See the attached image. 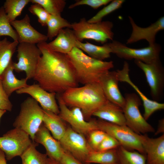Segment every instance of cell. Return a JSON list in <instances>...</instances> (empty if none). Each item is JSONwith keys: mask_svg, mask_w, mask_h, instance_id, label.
Listing matches in <instances>:
<instances>
[{"mask_svg": "<svg viewBox=\"0 0 164 164\" xmlns=\"http://www.w3.org/2000/svg\"><path fill=\"white\" fill-rule=\"evenodd\" d=\"M46 42L37 44L42 55L33 78L46 91L56 94L78 87L75 70L67 54L51 50Z\"/></svg>", "mask_w": 164, "mask_h": 164, "instance_id": "cell-1", "label": "cell"}, {"mask_svg": "<svg viewBox=\"0 0 164 164\" xmlns=\"http://www.w3.org/2000/svg\"><path fill=\"white\" fill-rule=\"evenodd\" d=\"M60 94L67 106L80 109L86 120L108 100L98 82L70 88Z\"/></svg>", "mask_w": 164, "mask_h": 164, "instance_id": "cell-2", "label": "cell"}, {"mask_svg": "<svg viewBox=\"0 0 164 164\" xmlns=\"http://www.w3.org/2000/svg\"><path fill=\"white\" fill-rule=\"evenodd\" d=\"M67 55L74 67L77 82L84 85L99 83L101 77L114 67L112 61L94 59L76 46Z\"/></svg>", "mask_w": 164, "mask_h": 164, "instance_id": "cell-3", "label": "cell"}, {"mask_svg": "<svg viewBox=\"0 0 164 164\" xmlns=\"http://www.w3.org/2000/svg\"><path fill=\"white\" fill-rule=\"evenodd\" d=\"M43 110L39 103L32 97H28L21 104L13 126L27 133L34 142L35 135L43 123Z\"/></svg>", "mask_w": 164, "mask_h": 164, "instance_id": "cell-4", "label": "cell"}, {"mask_svg": "<svg viewBox=\"0 0 164 164\" xmlns=\"http://www.w3.org/2000/svg\"><path fill=\"white\" fill-rule=\"evenodd\" d=\"M72 29L77 40L82 42L84 39H91L104 44L108 40H113V24L109 21L90 23L85 18L81 19L77 22L71 23Z\"/></svg>", "mask_w": 164, "mask_h": 164, "instance_id": "cell-5", "label": "cell"}, {"mask_svg": "<svg viewBox=\"0 0 164 164\" xmlns=\"http://www.w3.org/2000/svg\"><path fill=\"white\" fill-rule=\"evenodd\" d=\"M124 97L125 104L123 110L126 125L138 134L155 133L154 128L140 112L139 107L141 100L138 95L135 93H126Z\"/></svg>", "mask_w": 164, "mask_h": 164, "instance_id": "cell-6", "label": "cell"}, {"mask_svg": "<svg viewBox=\"0 0 164 164\" xmlns=\"http://www.w3.org/2000/svg\"><path fill=\"white\" fill-rule=\"evenodd\" d=\"M99 129L113 137L121 145L131 151H136L145 155L138 134L126 125H118L99 119L97 120Z\"/></svg>", "mask_w": 164, "mask_h": 164, "instance_id": "cell-7", "label": "cell"}, {"mask_svg": "<svg viewBox=\"0 0 164 164\" xmlns=\"http://www.w3.org/2000/svg\"><path fill=\"white\" fill-rule=\"evenodd\" d=\"M112 53L118 57L126 60H138L145 63H151L160 60L159 55L161 48L155 43L153 46L140 49H134L116 40L109 43Z\"/></svg>", "mask_w": 164, "mask_h": 164, "instance_id": "cell-8", "label": "cell"}, {"mask_svg": "<svg viewBox=\"0 0 164 164\" xmlns=\"http://www.w3.org/2000/svg\"><path fill=\"white\" fill-rule=\"evenodd\" d=\"M56 97L60 109L59 115L75 131L85 136L93 130L99 129L97 120L87 121L80 109L77 107L69 108L60 94H56Z\"/></svg>", "mask_w": 164, "mask_h": 164, "instance_id": "cell-9", "label": "cell"}, {"mask_svg": "<svg viewBox=\"0 0 164 164\" xmlns=\"http://www.w3.org/2000/svg\"><path fill=\"white\" fill-rule=\"evenodd\" d=\"M33 142L28 134L15 128L0 137V149L4 153L6 160L9 161L20 156Z\"/></svg>", "mask_w": 164, "mask_h": 164, "instance_id": "cell-10", "label": "cell"}, {"mask_svg": "<svg viewBox=\"0 0 164 164\" xmlns=\"http://www.w3.org/2000/svg\"><path fill=\"white\" fill-rule=\"evenodd\" d=\"M17 63H13L14 70L17 73L24 71L27 80L33 78L42 53L36 44L19 43L16 49Z\"/></svg>", "mask_w": 164, "mask_h": 164, "instance_id": "cell-11", "label": "cell"}, {"mask_svg": "<svg viewBox=\"0 0 164 164\" xmlns=\"http://www.w3.org/2000/svg\"><path fill=\"white\" fill-rule=\"evenodd\" d=\"M134 62L145 73L153 100H160L164 94V69L160 60L149 64L136 60Z\"/></svg>", "mask_w": 164, "mask_h": 164, "instance_id": "cell-12", "label": "cell"}, {"mask_svg": "<svg viewBox=\"0 0 164 164\" xmlns=\"http://www.w3.org/2000/svg\"><path fill=\"white\" fill-rule=\"evenodd\" d=\"M59 141L65 151L84 164L90 153L93 151L85 136L76 132L70 127L67 128L65 134Z\"/></svg>", "mask_w": 164, "mask_h": 164, "instance_id": "cell-13", "label": "cell"}, {"mask_svg": "<svg viewBox=\"0 0 164 164\" xmlns=\"http://www.w3.org/2000/svg\"><path fill=\"white\" fill-rule=\"evenodd\" d=\"M18 94H27L35 100L44 110L59 114L60 109L56 100V94L49 92L38 84L29 85L15 91Z\"/></svg>", "mask_w": 164, "mask_h": 164, "instance_id": "cell-14", "label": "cell"}, {"mask_svg": "<svg viewBox=\"0 0 164 164\" xmlns=\"http://www.w3.org/2000/svg\"><path fill=\"white\" fill-rule=\"evenodd\" d=\"M128 18L132 27V31L127 40V44H131L144 39L148 42L149 46H153L156 43L155 37L157 34L164 29V16L161 17L155 22L146 27L138 26L131 17L128 16Z\"/></svg>", "mask_w": 164, "mask_h": 164, "instance_id": "cell-15", "label": "cell"}, {"mask_svg": "<svg viewBox=\"0 0 164 164\" xmlns=\"http://www.w3.org/2000/svg\"><path fill=\"white\" fill-rule=\"evenodd\" d=\"M145 152L147 164H164V134L152 138L146 134H138Z\"/></svg>", "mask_w": 164, "mask_h": 164, "instance_id": "cell-16", "label": "cell"}, {"mask_svg": "<svg viewBox=\"0 0 164 164\" xmlns=\"http://www.w3.org/2000/svg\"><path fill=\"white\" fill-rule=\"evenodd\" d=\"M10 23L18 34L19 43L36 44L46 42L48 39L46 35L39 32L32 26L30 18L27 14L22 19H16Z\"/></svg>", "mask_w": 164, "mask_h": 164, "instance_id": "cell-17", "label": "cell"}, {"mask_svg": "<svg viewBox=\"0 0 164 164\" xmlns=\"http://www.w3.org/2000/svg\"><path fill=\"white\" fill-rule=\"evenodd\" d=\"M119 81L125 82L131 85L136 91L141 101H142L144 109L143 117L148 120L155 112L164 109V104L149 99L147 97L131 80L129 76V67L128 63L125 61L123 68L121 70H116Z\"/></svg>", "mask_w": 164, "mask_h": 164, "instance_id": "cell-18", "label": "cell"}, {"mask_svg": "<svg viewBox=\"0 0 164 164\" xmlns=\"http://www.w3.org/2000/svg\"><path fill=\"white\" fill-rule=\"evenodd\" d=\"M119 82L116 71H109L101 77L99 83L107 100L123 109L125 99L119 90Z\"/></svg>", "mask_w": 164, "mask_h": 164, "instance_id": "cell-19", "label": "cell"}, {"mask_svg": "<svg viewBox=\"0 0 164 164\" xmlns=\"http://www.w3.org/2000/svg\"><path fill=\"white\" fill-rule=\"evenodd\" d=\"M34 142L44 147L49 158L60 161L65 151L59 141L51 135L43 123L35 135Z\"/></svg>", "mask_w": 164, "mask_h": 164, "instance_id": "cell-20", "label": "cell"}, {"mask_svg": "<svg viewBox=\"0 0 164 164\" xmlns=\"http://www.w3.org/2000/svg\"><path fill=\"white\" fill-rule=\"evenodd\" d=\"M77 40L73 30L66 28L61 29L54 40L46 44L51 51L67 54L75 46Z\"/></svg>", "mask_w": 164, "mask_h": 164, "instance_id": "cell-21", "label": "cell"}, {"mask_svg": "<svg viewBox=\"0 0 164 164\" xmlns=\"http://www.w3.org/2000/svg\"><path fill=\"white\" fill-rule=\"evenodd\" d=\"M93 116L111 123L126 125L123 109L108 100L93 114Z\"/></svg>", "mask_w": 164, "mask_h": 164, "instance_id": "cell-22", "label": "cell"}, {"mask_svg": "<svg viewBox=\"0 0 164 164\" xmlns=\"http://www.w3.org/2000/svg\"><path fill=\"white\" fill-rule=\"evenodd\" d=\"M13 63L12 60L0 77L3 87L9 97L14 91L29 85L27 83L28 80L26 78L19 79L15 77L13 72Z\"/></svg>", "mask_w": 164, "mask_h": 164, "instance_id": "cell-23", "label": "cell"}, {"mask_svg": "<svg viewBox=\"0 0 164 164\" xmlns=\"http://www.w3.org/2000/svg\"><path fill=\"white\" fill-rule=\"evenodd\" d=\"M43 111V123L52 136L59 141L65 134L67 128L65 121L59 114L49 111Z\"/></svg>", "mask_w": 164, "mask_h": 164, "instance_id": "cell-24", "label": "cell"}, {"mask_svg": "<svg viewBox=\"0 0 164 164\" xmlns=\"http://www.w3.org/2000/svg\"><path fill=\"white\" fill-rule=\"evenodd\" d=\"M75 46L83 52H86L90 56L100 60L110 57L112 50L109 43L102 46H99L87 41L85 43L77 40Z\"/></svg>", "mask_w": 164, "mask_h": 164, "instance_id": "cell-25", "label": "cell"}, {"mask_svg": "<svg viewBox=\"0 0 164 164\" xmlns=\"http://www.w3.org/2000/svg\"><path fill=\"white\" fill-rule=\"evenodd\" d=\"M19 43L18 41H9L6 38L0 40V78L2 73L12 60Z\"/></svg>", "mask_w": 164, "mask_h": 164, "instance_id": "cell-26", "label": "cell"}, {"mask_svg": "<svg viewBox=\"0 0 164 164\" xmlns=\"http://www.w3.org/2000/svg\"><path fill=\"white\" fill-rule=\"evenodd\" d=\"M117 164H147L146 156L136 151H131L120 145L117 148Z\"/></svg>", "mask_w": 164, "mask_h": 164, "instance_id": "cell-27", "label": "cell"}, {"mask_svg": "<svg viewBox=\"0 0 164 164\" xmlns=\"http://www.w3.org/2000/svg\"><path fill=\"white\" fill-rule=\"evenodd\" d=\"M117 162L116 148L102 151H92L86 159L85 164H117Z\"/></svg>", "mask_w": 164, "mask_h": 164, "instance_id": "cell-28", "label": "cell"}, {"mask_svg": "<svg viewBox=\"0 0 164 164\" xmlns=\"http://www.w3.org/2000/svg\"><path fill=\"white\" fill-rule=\"evenodd\" d=\"M46 26L47 32L46 36L48 39L50 40L57 36L60 31L63 28H72L71 23L62 18L61 15H50Z\"/></svg>", "mask_w": 164, "mask_h": 164, "instance_id": "cell-29", "label": "cell"}, {"mask_svg": "<svg viewBox=\"0 0 164 164\" xmlns=\"http://www.w3.org/2000/svg\"><path fill=\"white\" fill-rule=\"evenodd\" d=\"M38 144L33 142L20 156L22 164H46L48 157L36 148Z\"/></svg>", "mask_w": 164, "mask_h": 164, "instance_id": "cell-30", "label": "cell"}, {"mask_svg": "<svg viewBox=\"0 0 164 164\" xmlns=\"http://www.w3.org/2000/svg\"><path fill=\"white\" fill-rule=\"evenodd\" d=\"M30 0H6L3 6L5 11L10 22L13 21L20 16L22 10Z\"/></svg>", "mask_w": 164, "mask_h": 164, "instance_id": "cell-31", "label": "cell"}, {"mask_svg": "<svg viewBox=\"0 0 164 164\" xmlns=\"http://www.w3.org/2000/svg\"><path fill=\"white\" fill-rule=\"evenodd\" d=\"M30 2L39 4L51 15H61L66 4L64 0H30Z\"/></svg>", "mask_w": 164, "mask_h": 164, "instance_id": "cell-32", "label": "cell"}, {"mask_svg": "<svg viewBox=\"0 0 164 164\" xmlns=\"http://www.w3.org/2000/svg\"><path fill=\"white\" fill-rule=\"evenodd\" d=\"M8 36L18 41V36L9 21L3 6L0 7V36Z\"/></svg>", "mask_w": 164, "mask_h": 164, "instance_id": "cell-33", "label": "cell"}, {"mask_svg": "<svg viewBox=\"0 0 164 164\" xmlns=\"http://www.w3.org/2000/svg\"><path fill=\"white\" fill-rule=\"evenodd\" d=\"M125 1L124 0H112L87 21L90 23H95L102 21L104 17L121 8Z\"/></svg>", "mask_w": 164, "mask_h": 164, "instance_id": "cell-34", "label": "cell"}, {"mask_svg": "<svg viewBox=\"0 0 164 164\" xmlns=\"http://www.w3.org/2000/svg\"><path fill=\"white\" fill-rule=\"evenodd\" d=\"M28 10L32 14L37 17L38 22L42 26H46L50 15L41 6L36 3L32 4L29 7Z\"/></svg>", "mask_w": 164, "mask_h": 164, "instance_id": "cell-35", "label": "cell"}, {"mask_svg": "<svg viewBox=\"0 0 164 164\" xmlns=\"http://www.w3.org/2000/svg\"><path fill=\"white\" fill-rule=\"evenodd\" d=\"M107 134L100 129L92 131L87 135L88 143L91 149L96 151Z\"/></svg>", "mask_w": 164, "mask_h": 164, "instance_id": "cell-36", "label": "cell"}, {"mask_svg": "<svg viewBox=\"0 0 164 164\" xmlns=\"http://www.w3.org/2000/svg\"><path fill=\"white\" fill-rule=\"evenodd\" d=\"M111 0H79L71 4L69 7V9H73L80 5H85L89 6L94 9H97L102 5H106L110 3Z\"/></svg>", "mask_w": 164, "mask_h": 164, "instance_id": "cell-37", "label": "cell"}, {"mask_svg": "<svg viewBox=\"0 0 164 164\" xmlns=\"http://www.w3.org/2000/svg\"><path fill=\"white\" fill-rule=\"evenodd\" d=\"M121 144L114 138L107 135L98 147L96 151H102L117 148Z\"/></svg>", "mask_w": 164, "mask_h": 164, "instance_id": "cell-38", "label": "cell"}, {"mask_svg": "<svg viewBox=\"0 0 164 164\" xmlns=\"http://www.w3.org/2000/svg\"><path fill=\"white\" fill-rule=\"evenodd\" d=\"M12 104L3 87L0 78V109L11 111Z\"/></svg>", "mask_w": 164, "mask_h": 164, "instance_id": "cell-39", "label": "cell"}, {"mask_svg": "<svg viewBox=\"0 0 164 164\" xmlns=\"http://www.w3.org/2000/svg\"><path fill=\"white\" fill-rule=\"evenodd\" d=\"M60 162L62 164H84L65 151L64 152Z\"/></svg>", "mask_w": 164, "mask_h": 164, "instance_id": "cell-40", "label": "cell"}, {"mask_svg": "<svg viewBox=\"0 0 164 164\" xmlns=\"http://www.w3.org/2000/svg\"><path fill=\"white\" fill-rule=\"evenodd\" d=\"M164 119L162 118L158 122V128L156 132H155V135H157L161 133L164 134Z\"/></svg>", "mask_w": 164, "mask_h": 164, "instance_id": "cell-41", "label": "cell"}, {"mask_svg": "<svg viewBox=\"0 0 164 164\" xmlns=\"http://www.w3.org/2000/svg\"><path fill=\"white\" fill-rule=\"evenodd\" d=\"M0 164H7L5 153L4 152L0 149Z\"/></svg>", "mask_w": 164, "mask_h": 164, "instance_id": "cell-42", "label": "cell"}, {"mask_svg": "<svg viewBox=\"0 0 164 164\" xmlns=\"http://www.w3.org/2000/svg\"><path fill=\"white\" fill-rule=\"evenodd\" d=\"M46 164H62L60 162L48 158Z\"/></svg>", "mask_w": 164, "mask_h": 164, "instance_id": "cell-43", "label": "cell"}, {"mask_svg": "<svg viewBox=\"0 0 164 164\" xmlns=\"http://www.w3.org/2000/svg\"><path fill=\"white\" fill-rule=\"evenodd\" d=\"M5 110L0 109V120L3 115L6 112Z\"/></svg>", "mask_w": 164, "mask_h": 164, "instance_id": "cell-44", "label": "cell"}]
</instances>
